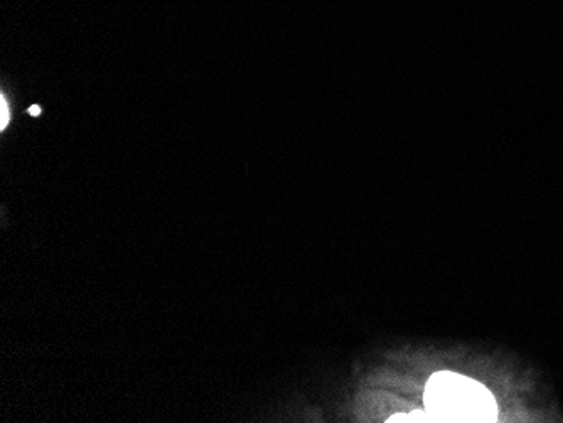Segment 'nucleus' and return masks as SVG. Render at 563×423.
<instances>
[{
    "mask_svg": "<svg viewBox=\"0 0 563 423\" xmlns=\"http://www.w3.org/2000/svg\"><path fill=\"white\" fill-rule=\"evenodd\" d=\"M30 113H31V115H34V116L40 115L41 107H37V105L31 107Z\"/></svg>",
    "mask_w": 563,
    "mask_h": 423,
    "instance_id": "4",
    "label": "nucleus"
},
{
    "mask_svg": "<svg viewBox=\"0 0 563 423\" xmlns=\"http://www.w3.org/2000/svg\"><path fill=\"white\" fill-rule=\"evenodd\" d=\"M388 422H432V416L427 412H412L408 415H394Z\"/></svg>",
    "mask_w": 563,
    "mask_h": 423,
    "instance_id": "2",
    "label": "nucleus"
},
{
    "mask_svg": "<svg viewBox=\"0 0 563 423\" xmlns=\"http://www.w3.org/2000/svg\"><path fill=\"white\" fill-rule=\"evenodd\" d=\"M0 110H2V115H0V131H5L8 129L9 120H11V112H9L8 100H5L4 94L0 97Z\"/></svg>",
    "mask_w": 563,
    "mask_h": 423,
    "instance_id": "3",
    "label": "nucleus"
},
{
    "mask_svg": "<svg viewBox=\"0 0 563 423\" xmlns=\"http://www.w3.org/2000/svg\"><path fill=\"white\" fill-rule=\"evenodd\" d=\"M423 403L432 422H495V397L479 381L459 372H435L427 381Z\"/></svg>",
    "mask_w": 563,
    "mask_h": 423,
    "instance_id": "1",
    "label": "nucleus"
}]
</instances>
